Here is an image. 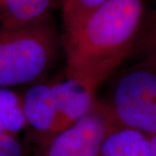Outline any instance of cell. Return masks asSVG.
Listing matches in <instances>:
<instances>
[{"instance_id":"6da1fadb","label":"cell","mask_w":156,"mask_h":156,"mask_svg":"<svg viewBox=\"0 0 156 156\" xmlns=\"http://www.w3.org/2000/svg\"><path fill=\"white\" fill-rule=\"evenodd\" d=\"M145 0H108L64 32L63 71L96 93L132 55Z\"/></svg>"},{"instance_id":"7a4b0ae2","label":"cell","mask_w":156,"mask_h":156,"mask_svg":"<svg viewBox=\"0 0 156 156\" xmlns=\"http://www.w3.org/2000/svg\"><path fill=\"white\" fill-rule=\"evenodd\" d=\"M24 118L23 141L35 147L72 127L91 110L96 93L63 70L20 91Z\"/></svg>"},{"instance_id":"3957f363","label":"cell","mask_w":156,"mask_h":156,"mask_svg":"<svg viewBox=\"0 0 156 156\" xmlns=\"http://www.w3.org/2000/svg\"><path fill=\"white\" fill-rule=\"evenodd\" d=\"M62 46L52 18L0 26V87H24L50 76Z\"/></svg>"},{"instance_id":"277c9868","label":"cell","mask_w":156,"mask_h":156,"mask_svg":"<svg viewBox=\"0 0 156 156\" xmlns=\"http://www.w3.org/2000/svg\"><path fill=\"white\" fill-rule=\"evenodd\" d=\"M98 98L117 127L156 135V61L136 60L116 77Z\"/></svg>"},{"instance_id":"5b68a950","label":"cell","mask_w":156,"mask_h":156,"mask_svg":"<svg viewBox=\"0 0 156 156\" xmlns=\"http://www.w3.org/2000/svg\"><path fill=\"white\" fill-rule=\"evenodd\" d=\"M116 127L96 98L82 119L35 147L30 156H98L105 136Z\"/></svg>"},{"instance_id":"8992f818","label":"cell","mask_w":156,"mask_h":156,"mask_svg":"<svg viewBox=\"0 0 156 156\" xmlns=\"http://www.w3.org/2000/svg\"><path fill=\"white\" fill-rule=\"evenodd\" d=\"M98 156H151L150 136L130 128L116 127L105 136Z\"/></svg>"},{"instance_id":"52a82bcc","label":"cell","mask_w":156,"mask_h":156,"mask_svg":"<svg viewBox=\"0 0 156 156\" xmlns=\"http://www.w3.org/2000/svg\"><path fill=\"white\" fill-rule=\"evenodd\" d=\"M58 0H0V26L20 27L51 17Z\"/></svg>"},{"instance_id":"ba28073f","label":"cell","mask_w":156,"mask_h":156,"mask_svg":"<svg viewBox=\"0 0 156 156\" xmlns=\"http://www.w3.org/2000/svg\"><path fill=\"white\" fill-rule=\"evenodd\" d=\"M0 126L7 132L23 137L24 118L20 91L0 87Z\"/></svg>"},{"instance_id":"9c48e42d","label":"cell","mask_w":156,"mask_h":156,"mask_svg":"<svg viewBox=\"0 0 156 156\" xmlns=\"http://www.w3.org/2000/svg\"><path fill=\"white\" fill-rule=\"evenodd\" d=\"M131 57L136 60L149 59L156 61V0L147 5Z\"/></svg>"},{"instance_id":"30bf717a","label":"cell","mask_w":156,"mask_h":156,"mask_svg":"<svg viewBox=\"0 0 156 156\" xmlns=\"http://www.w3.org/2000/svg\"><path fill=\"white\" fill-rule=\"evenodd\" d=\"M108 0H58L64 32L72 29Z\"/></svg>"},{"instance_id":"8fae6325","label":"cell","mask_w":156,"mask_h":156,"mask_svg":"<svg viewBox=\"0 0 156 156\" xmlns=\"http://www.w3.org/2000/svg\"><path fill=\"white\" fill-rule=\"evenodd\" d=\"M26 147L23 137L9 133L0 126V156H26Z\"/></svg>"},{"instance_id":"7c38bea8","label":"cell","mask_w":156,"mask_h":156,"mask_svg":"<svg viewBox=\"0 0 156 156\" xmlns=\"http://www.w3.org/2000/svg\"><path fill=\"white\" fill-rule=\"evenodd\" d=\"M151 141V156H156V135L150 136Z\"/></svg>"}]
</instances>
